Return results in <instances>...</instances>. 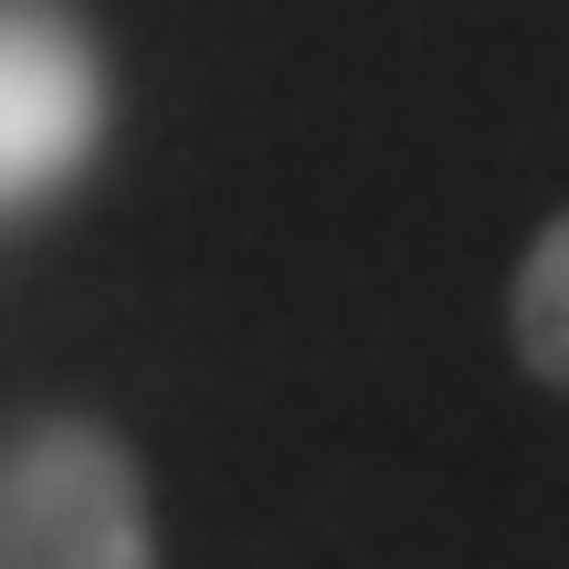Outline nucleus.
<instances>
[{
  "mask_svg": "<svg viewBox=\"0 0 569 569\" xmlns=\"http://www.w3.org/2000/svg\"><path fill=\"white\" fill-rule=\"evenodd\" d=\"M0 569H159L138 465L106 422L42 411L0 443Z\"/></svg>",
  "mask_w": 569,
  "mask_h": 569,
  "instance_id": "nucleus-1",
  "label": "nucleus"
},
{
  "mask_svg": "<svg viewBox=\"0 0 569 569\" xmlns=\"http://www.w3.org/2000/svg\"><path fill=\"white\" fill-rule=\"evenodd\" d=\"M106 148V63L63 0H0V222L63 201Z\"/></svg>",
  "mask_w": 569,
  "mask_h": 569,
  "instance_id": "nucleus-2",
  "label": "nucleus"
},
{
  "mask_svg": "<svg viewBox=\"0 0 569 569\" xmlns=\"http://www.w3.org/2000/svg\"><path fill=\"white\" fill-rule=\"evenodd\" d=\"M517 348H528L538 380L569 390V211L528 243V264H517Z\"/></svg>",
  "mask_w": 569,
  "mask_h": 569,
  "instance_id": "nucleus-3",
  "label": "nucleus"
}]
</instances>
